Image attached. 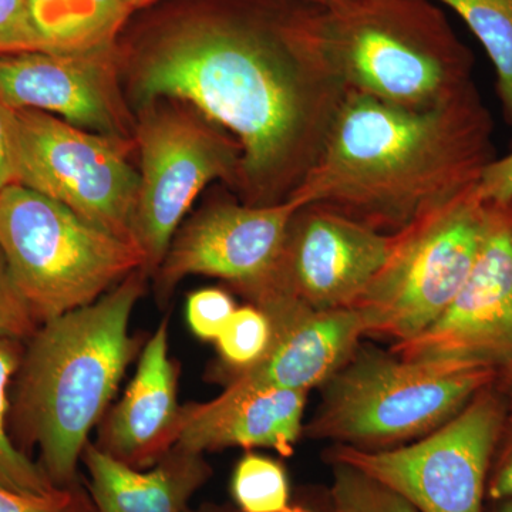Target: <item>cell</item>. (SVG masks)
I'll use <instances>...</instances> for the list:
<instances>
[{"mask_svg": "<svg viewBox=\"0 0 512 512\" xmlns=\"http://www.w3.org/2000/svg\"><path fill=\"white\" fill-rule=\"evenodd\" d=\"M134 140L141 156L136 239L154 275L200 192L215 180L237 187L241 150L197 111L161 101L141 109Z\"/></svg>", "mask_w": 512, "mask_h": 512, "instance_id": "cell-10", "label": "cell"}, {"mask_svg": "<svg viewBox=\"0 0 512 512\" xmlns=\"http://www.w3.org/2000/svg\"><path fill=\"white\" fill-rule=\"evenodd\" d=\"M495 379L497 369L481 363L406 360L360 345L320 387L303 434L363 451L404 446L453 419Z\"/></svg>", "mask_w": 512, "mask_h": 512, "instance_id": "cell-5", "label": "cell"}, {"mask_svg": "<svg viewBox=\"0 0 512 512\" xmlns=\"http://www.w3.org/2000/svg\"><path fill=\"white\" fill-rule=\"evenodd\" d=\"M18 184L13 151L12 109L0 101V192Z\"/></svg>", "mask_w": 512, "mask_h": 512, "instance_id": "cell-31", "label": "cell"}, {"mask_svg": "<svg viewBox=\"0 0 512 512\" xmlns=\"http://www.w3.org/2000/svg\"><path fill=\"white\" fill-rule=\"evenodd\" d=\"M330 512H419L402 495L363 471L330 461Z\"/></svg>", "mask_w": 512, "mask_h": 512, "instance_id": "cell-24", "label": "cell"}, {"mask_svg": "<svg viewBox=\"0 0 512 512\" xmlns=\"http://www.w3.org/2000/svg\"><path fill=\"white\" fill-rule=\"evenodd\" d=\"M495 386L504 394L508 404L512 407V360L507 365L497 370V379H495Z\"/></svg>", "mask_w": 512, "mask_h": 512, "instance_id": "cell-32", "label": "cell"}, {"mask_svg": "<svg viewBox=\"0 0 512 512\" xmlns=\"http://www.w3.org/2000/svg\"><path fill=\"white\" fill-rule=\"evenodd\" d=\"M231 495L239 512H309L291 497L288 473L274 457L248 451L231 477Z\"/></svg>", "mask_w": 512, "mask_h": 512, "instance_id": "cell-22", "label": "cell"}, {"mask_svg": "<svg viewBox=\"0 0 512 512\" xmlns=\"http://www.w3.org/2000/svg\"><path fill=\"white\" fill-rule=\"evenodd\" d=\"M306 0H210L168 20L133 53L140 109L183 101L241 150L245 204L288 200L325 146L348 87Z\"/></svg>", "mask_w": 512, "mask_h": 512, "instance_id": "cell-1", "label": "cell"}, {"mask_svg": "<svg viewBox=\"0 0 512 512\" xmlns=\"http://www.w3.org/2000/svg\"><path fill=\"white\" fill-rule=\"evenodd\" d=\"M37 50L86 53L116 46L131 10L123 0H26Z\"/></svg>", "mask_w": 512, "mask_h": 512, "instance_id": "cell-19", "label": "cell"}, {"mask_svg": "<svg viewBox=\"0 0 512 512\" xmlns=\"http://www.w3.org/2000/svg\"><path fill=\"white\" fill-rule=\"evenodd\" d=\"M396 242L397 234L376 231L320 205H303L289 224L274 276L254 296L276 291L318 311L353 308Z\"/></svg>", "mask_w": 512, "mask_h": 512, "instance_id": "cell-13", "label": "cell"}, {"mask_svg": "<svg viewBox=\"0 0 512 512\" xmlns=\"http://www.w3.org/2000/svg\"><path fill=\"white\" fill-rule=\"evenodd\" d=\"M148 276L138 269L90 305L42 323L25 342L10 387V436L26 454L39 451L37 463L56 487L79 483L90 431L137 355L130 320Z\"/></svg>", "mask_w": 512, "mask_h": 512, "instance_id": "cell-3", "label": "cell"}, {"mask_svg": "<svg viewBox=\"0 0 512 512\" xmlns=\"http://www.w3.org/2000/svg\"><path fill=\"white\" fill-rule=\"evenodd\" d=\"M485 512H512V498L494 501V503H487Z\"/></svg>", "mask_w": 512, "mask_h": 512, "instance_id": "cell-33", "label": "cell"}, {"mask_svg": "<svg viewBox=\"0 0 512 512\" xmlns=\"http://www.w3.org/2000/svg\"><path fill=\"white\" fill-rule=\"evenodd\" d=\"M37 50L26 0H0V55Z\"/></svg>", "mask_w": 512, "mask_h": 512, "instance_id": "cell-28", "label": "cell"}, {"mask_svg": "<svg viewBox=\"0 0 512 512\" xmlns=\"http://www.w3.org/2000/svg\"><path fill=\"white\" fill-rule=\"evenodd\" d=\"M309 512H316V511H313V510H309Z\"/></svg>", "mask_w": 512, "mask_h": 512, "instance_id": "cell-37", "label": "cell"}, {"mask_svg": "<svg viewBox=\"0 0 512 512\" xmlns=\"http://www.w3.org/2000/svg\"><path fill=\"white\" fill-rule=\"evenodd\" d=\"M488 214L490 202L476 188L397 234L392 255L353 306L367 338L409 342L446 311L476 262Z\"/></svg>", "mask_w": 512, "mask_h": 512, "instance_id": "cell-7", "label": "cell"}, {"mask_svg": "<svg viewBox=\"0 0 512 512\" xmlns=\"http://www.w3.org/2000/svg\"><path fill=\"white\" fill-rule=\"evenodd\" d=\"M271 342L272 323L262 309L252 303L235 309L215 342L220 365L215 367L214 376L225 383L247 372L264 359Z\"/></svg>", "mask_w": 512, "mask_h": 512, "instance_id": "cell-23", "label": "cell"}, {"mask_svg": "<svg viewBox=\"0 0 512 512\" xmlns=\"http://www.w3.org/2000/svg\"><path fill=\"white\" fill-rule=\"evenodd\" d=\"M82 461L97 512H188L191 498L212 474L204 454L178 444L147 470L121 463L94 443L84 448Z\"/></svg>", "mask_w": 512, "mask_h": 512, "instance_id": "cell-18", "label": "cell"}, {"mask_svg": "<svg viewBox=\"0 0 512 512\" xmlns=\"http://www.w3.org/2000/svg\"><path fill=\"white\" fill-rule=\"evenodd\" d=\"M0 252L40 325L90 305L146 269L137 244L20 184L0 192Z\"/></svg>", "mask_w": 512, "mask_h": 512, "instance_id": "cell-6", "label": "cell"}, {"mask_svg": "<svg viewBox=\"0 0 512 512\" xmlns=\"http://www.w3.org/2000/svg\"><path fill=\"white\" fill-rule=\"evenodd\" d=\"M188 512H190V511H188ZM200 512H222V511H218V510H214V511H204V510H202V511H200Z\"/></svg>", "mask_w": 512, "mask_h": 512, "instance_id": "cell-36", "label": "cell"}, {"mask_svg": "<svg viewBox=\"0 0 512 512\" xmlns=\"http://www.w3.org/2000/svg\"><path fill=\"white\" fill-rule=\"evenodd\" d=\"M23 352V340L0 338V485L22 494L52 495L60 488L10 436V387L22 363Z\"/></svg>", "mask_w": 512, "mask_h": 512, "instance_id": "cell-20", "label": "cell"}, {"mask_svg": "<svg viewBox=\"0 0 512 512\" xmlns=\"http://www.w3.org/2000/svg\"><path fill=\"white\" fill-rule=\"evenodd\" d=\"M177 387L178 366L170 356L164 318L147 340L123 399L101 419L94 444L137 470L156 466L178 443L183 429Z\"/></svg>", "mask_w": 512, "mask_h": 512, "instance_id": "cell-16", "label": "cell"}, {"mask_svg": "<svg viewBox=\"0 0 512 512\" xmlns=\"http://www.w3.org/2000/svg\"><path fill=\"white\" fill-rule=\"evenodd\" d=\"M508 410L494 382L419 440L382 451L333 446L326 457L392 488L419 512H485L491 460Z\"/></svg>", "mask_w": 512, "mask_h": 512, "instance_id": "cell-9", "label": "cell"}, {"mask_svg": "<svg viewBox=\"0 0 512 512\" xmlns=\"http://www.w3.org/2000/svg\"><path fill=\"white\" fill-rule=\"evenodd\" d=\"M477 191L487 202L505 204L512 201V151L503 158H494L485 167Z\"/></svg>", "mask_w": 512, "mask_h": 512, "instance_id": "cell-30", "label": "cell"}, {"mask_svg": "<svg viewBox=\"0 0 512 512\" xmlns=\"http://www.w3.org/2000/svg\"><path fill=\"white\" fill-rule=\"evenodd\" d=\"M507 498H512V407L495 446L487 484V503Z\"/></svg>", "mask_w": 512, "mask_h": 512, "instance_id": "cell-29", "label": "cell"}, {"mask_svg": "<svg viewBox=\"0 0 512 512\" xmlns=\"http://www.w3.org/2000/svg\"><path fill=\"white\" fill-rule=\"evenodd\" d=\"M308 394L245 382L225 384L210 402L183 406L177 444L201 454L241 447L291 457L303 436Z\"/></svg>", "mask_w": 512, "mask_h": 512, "instance_id": "cell-17", "label": "cell"}, {"mask_svg": "<svg viewBox=\"0 0 512 512\" xmlns=\"http://www.w3.org/2000/svg\"><path fill=\"white\" fill-rule=\"evenodd\" d=\"M0 512H97L82 481L52 495H28L0 485Z\"/></svg>", "mask_w": 512, "mask_h": 512, "instance_id": "cell-26", "label": "cell"}, {"mask_svg": "<svg viewBox=\"0 0 512 512\" xmlns=\"http://www.w3.org/2000/svg\"><path fill=\"white\" fill-rule=\"evenodd\" d=\"M119 70L117 46L0 55V101L12 110L42 111L92 133L133 141L136 124L124 106Z\"/></svg>", "mask_w": 512, "mask_h": 512, "instance_id": "cell-14", "label": "cell"}, {"mask_svg": "<svg viewBox=\"0 0 512 512\" xmlns=\"http://www.w3.org/2000/svg\"><path fill=\"white\" fill-rule=\"evenodd\" d=\"M296 198L269 205L220 202L195 215L177 234L158 266L157 296L168 299L191 275L220 278L251 298L271 281L281 258Z\"/></svg>", "mask_w": 512, "mask_h": 512, "instance_id": "cell-11", "label": "cell"}, {"mask_svg": "<svg viewBox=\"0 0 512 512\" xmlns=\"http://www.w3.org/2000/svg\"><path fill=\"white\" fill-rule=\"evenodd\" d=\"M39 326L40 323L28 302L16 288L5 258L0 252V338L26 342L35 335Z\"/></svg>", "mask_w": 512, "mask_h": 512, "instance_id": "cell-27", "label": "cell"}, {"mask_svg": "<svg viewBox=\"0 0 512 512\" xmlns=\"http://www.w3.org/2000/svg\"><path fill=\"white\" fill-rule=\"evenodd\" d=\"M406 360H458L501 369L512 360V201L490 202L483 244L456 298L409 342Z\"/></svg>", "mask_w": 512, "mask_h": 512, "instance_id": "cell-12", "label": "cell"}, {"mask_svg": "<svg viewBox=\"0 0 512 512\" xmlns=\"http://www.w3.org/2000/svg\"><path fill=\"white\" fill-rule=\"evenodd\" d=\"M12 133L18 184L137 244L140 173L127 157L133 141L92 133L36 110H12Z\"/></svg>", "mask_w": 512, "mask_h": 512, "instance_id": "cell-8", "label": "cell"}, {"mask_svg": "<svg viewBox=\"0 0 512 512\" xmlns=\"http://www.w3.org/2000/svg\"><path fill=\"white\" fill-rule=\"evenodd\" d=\"M311 2L313 5L322 6V8H332V6L338 5L342 0H306Z\"/></svg>", "mask_w": 512, "mask_h": 512, "instance_id": "cell-35", "label": "cell"}, {"mask_svg": "<svg viewBox=\"0 0 512 512\" xmlns=\"http://www.w3.org/2000/svg\"><path fill=\"white\" fill-rule=\"evenodd\" d=\"M268 315L272 342L261 362L225 384L245 382L309 393L342 369L365 338L355 308L318 311L276 291L249 301Z\"/></svg>", "mask_w": 512, "mask_h": 512, "instance_id": "cell-15", "label": "cell"}, {"mask_svg": "<svg viewBox=\"0 0 512 512\" xmlns=\"http://www.w3.org/2000/svg\"><path fill=\"white\" fill-rule=\"evenodd\" d=\"M126 3L127 8L134 12V10L147 8V6L153 5L157 0H123Z\"/></svg>", "mask_w": 512, "mask_h": 512, "instance_id": "cell-34", "label": "cell"}, {"mask_svg": "<svg viewBox=\"0 0 512 512\" xmlns=\"http://www.w3.org/2000/svg\"><path fill=\"white\" fill-rule=\"evenodd\" d=\"M493 133L476 86L426 110L348 92L315 167L291 197L399 234L476 190L497 158Z\"/></svg>", "mask_w": 512, "mask_h": 512, "instance_id": "cell-2", "label": "cell"}, {"mask_svg": "<svg viewBox=\"0 0 512 512\" xmlns=\"http://www.w3.org/2000/svg\"><path fill=\"white\" fill-rule=\"evenodd\" d=\"M238 306L227 291L205 288L190 293L185 305L188 328L202 342H217Z\"/></svg>", "mask_w": 512, "mask_h": 512, "instance_id": "cell-25", "label": "cell"}, {"mask_svg": "<svg viewBox=\"0 0 512 512\" xmlns=\"http://www.w3.org/2000/svg\"><path fill=\"white\" fill-rule=\"evenodd\" d=\"M457 13L483 45L497 74V92L512 128V0H433Z\"/></svg>", "mask_w": 512, "mask_h": 512, "instance_id": "cell-21", "label": "cell"}, {"mask_svg": "<svg viewBox=\"0 0 512 512\" xmlns=\"http://www.w3.org/2000/svg\"><path fill=\"white\" fill-rule=\"evenodd\" d=\"M322 30L348 92L426 110L474 86L473 53L433 0H342Z\"/></svg>", "mask_w": 512, "mask_h": 512, "instance_id": "cell-4", "label": "cell"}]
</instances>
